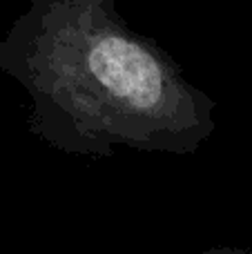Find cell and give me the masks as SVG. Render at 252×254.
I'll return each mask as SVG.
<instances>
[{
	"label": "cell",
	"instance_id": "6da1fadb",
	"mask_svg": "<svg viewBox=\"0 0 252 254\" xmlns=\"http://www.w3.org/2000/svg\"><path fill=\"white\" fill-rule=\"evenodd\" d=\"M116 2L29 0L0 40V69L31 98V131L76 156L194 154L214 134L217 103Z\"/></svg>",
	"mask_w": 252,
	"mask_h": 254
},
{
	"label": "cell",
	"instance_id": "7a4b0ae2",
	"mask_svg": "<svg viewBox=\"0 0 252 254\" xmlns=\"http://www.w3.org/2000/svg\"><path fill=\"white\" fill-rule=\"evenodd\" d=\"M196 254H252L250 250H244V248H237V246H214L208 248V250H201Z\"/></svg>",
	"mask_w": 252,
	"mask_h": 254
}]
</instances>
